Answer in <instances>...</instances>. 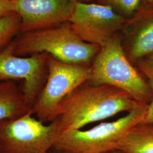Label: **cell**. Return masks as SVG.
Masks as SVG:
<instances>
[{"mask_svg":"<svg viewBox=\"0 0 153 153\" xmlns=\"http://www.w3.org/2000/svg\"><path fill=\"white\" fill-rule=\"evenodd\" d=\"M84 84L66 97L58 108L60 134L120 112H129L145 104L111 86Z\"/></svg>","mask_w":153,"mask_h":153,"instance_id":"1","label":"cell"},{"mask_svg":"<svg viewBox=\"0 0 153 153\" xmlns=\"http://www.w3.org/2000/svg\"><path fill=\"white\" fill-rule=\"evenodd\" d=\"M10 47L18 56L46 53L63 62L83 65L95 58L100 48L83 41L70 25L21 33Z\"/></svg>","mask_w":153,"mask_h":153,"instance_id":"2","label":"cell"},{"mask_svg":"<svg viewBox=\"0 0 153 153\" xmlns=\"http://www.w3.org/2000/svg\"><path fill=\"white\" fill-rule=\"evenodd\" d=\"M91 67L88 84L111 86L128 94L140 103L150 102L152 91L150 85L131 65L117 36L100 47Z\"/></svg>","mask_w":153,"mask_h":153,"instance_id":"3","label":"cell"},{"mask_svg":"<svg viewBox=\"0 0 153 153\" xmlns=\"http://www.w3.org/2000/svg\"><path fill=\"white\" fill-rule=\"evenodd\" d=\"M147 104H142L116 120L90 129L66 131L60 135L53 148L71 153H108L117 152L126 133L142 121Z\"/></svg>","mask_w":153,"mask_h":153,"instance_id":"4","label":"cell"},{"mask_svg":"<svg viewBox=\"0 0 153 153\" xmlns=\"http://www.w3.org/2000/svg\"><path fill=\"white\" fill-rule=\"evenodd\" d=\"M47 76L44 86L32 108L33 115L45 123L57 118L61 103L76 88L88 82L91 67L68 64L47 57Z\"/></svg>","mask_w":153,"mask_h":153,"instance_id":"5","label":"cell"},{"mask_svg":"<svg viewBox=\"0 0 153 153\" xmlns=\"http://www.w3.org/2000/svg\"><path fill=\"white\" fill-rule=\"evenodd\" d=\"M60 135L57 118L45 125L33 116L31 110L18 118L0 121V152L49 153Z\"/></svg>","mask_w":153,"mask_h":153,"instance_id":"6","label":"cell"},{"mask_svg":"<svg viewBox=\"0 0 153 153\" xmlns=\"http://www.w3.org/2000/svg\"><path fill=\"white\" fill-rule=\"evenodd\" d=\"M68 22L83 41L102 47L123 27L126 19L111 6L76 0Z\"/></svg>","mask_w":153,"mask_h":153,"instance_id":"7","label":"cell"},{"mask_svg":"<svg viewBox=\"0 0 153 153\" xmlns=\"http://www.w3.org/2000/svg\"><path fill=\"white\" fill-rule=\"evenodd\" d=\"M47 57L46 53L18 56L10 45L0 53V81H23V91L31 109L46 81Z\"/></svg>","mask_w":153,"mask_h":153,"instance_id":"8","label":"cell"},{"mask_svg":"<svg viewBox=\"0 0 153 153\" xmlns=\"http://www.w3.org/2000/svg\"><path fill=\"white\" fill-rule=\"evenodd\" d=\"M76 0H14L21 19V33L56 27L68 22Z\"/></svg>","mask_w":153,"mask_h":153,"instance_id":"9","label":"cell"},{"mask_svg":"<svg viewBox=\"0 0 153 153\" xmlns=\"http://www.w3.org/2000/svg\"><path fill=\"white\" fill-rule=\"evenodd\" d=\"M31 109L23 87L15 81H0V121L18 118Z\"/></svg>","mask_w":153,"mask_h":153,"instance_id":"10","label":"cell"},{"mask_svg":"<svg viewBox=\"0 0 153 153\" xmlns=\"http://www.w3.org/2000/svg\"><path fill=\"white\" fill-rule=\"evenodd\" d=\"M121 153H153V124H138L119 142Z\"/></svg>","mask_w":153,"mask_h":153,"instance_id":"11","label":"cell"},{"mask_svg":"<svg viewBox=\"0 0 153 153\" xmlns=\"http://www.w3.org/2000/svg\"><path fill=\"white\" fill-rule=\"evenodd\" d=\"M153 53V16L145 22L131 42L129 57L132 60L145 58Z\"/></svg>","mask_w":153,"mask_h":153,"instance_id":"12","label":"cell"},{"mask_svg":"<svg viewBox=\"0 0 153 153\" xmlns=\"http://www.w3.org/2000/svg\"><path fill=\"white\" fill-rule=\"evenodd\" d=\"M21 19L16 13L0 18V53L21 33Z\"/></svg>","mask_w":153,"mask_h":153,"instance_id":"13","label":"cell"},{"mask_svg":"<svg viewBox=\"0 0 153 153\" xmlns=\"http://www.w3.org/2000/svg\"><path fill=\"white\" fill-rule=\"evenodd\" d=\"M104 4L117 9L126 15H131L138 9L141 0H102Z\"/></svg>","mask_w":153,"mask_h":153,"instance_id":"14","label":"cell"},{"mask_svg":"<svg viewBox=\"0 0 153 153\" xmlns=\"http://www.w3.org/2000/svg\"><path fill=\"white\" fill-rule=\"evenodd\" d=\"M145 74L149 79V84L152 91V98L149 104H148L142 121L140 124H153V74L150 73Z\"/></svg>","mask_w":153,"mask_h":153,"instance_id":"15","label":"cell"},{"mask_svg":"<svg viewBox=\"0 0 153 153\" xmlns=\"http://www.w3.org/2000/svg\"><path fill=\"white\" fill-rule=\"evenodd\" d=\"M14 12V6L13 1L0 0V18L7 16Z\"/></svg>","mask_w":153,"mask_h":153,"instance_id":"16","label":"cell"},{"mask_svg":"<svg viewBox=\"0 0 153 153\" xmlns=\"http://www.w3.org/2000/svg\"><path fill=\"white\" fill-rule=\"evenodd\" d=\"M145 58L140 63V68L144 74L150 73L153 74V53Z\"/></svg>","mask_w":153,"mask_h":153,"instance_id":"17","label":"cell"},{"mask_svg":"<svg viewBox=\"0 0 153 153\" xmlns=\"http://www.w3.org/2000/svg\"><path fill=\"white\" fill-rule=\"evenodd\" d=\"M52 150H53V152H52L51 153H69V152H64V151H61V150H56L55 149H53V148H52ZM49 153H51V152H49ZM121 153L120 152H118V151H117V152H111V153Z\"/></svg>","mask_w":153,"mask_h":153,"instance_id":"18","label":"cell"},{"mask_svg":"<svg viewBox=\"0 0 153 153\" xmlns=\"http://www.w3.org/2000/svg\"><path fill=\"white\" fill-rule=\"evenodd\" d=\"M144 1H145L146 2H147L148 4H152L153 3V0H143Z\"/></svg>","mask_w":153,"mask_h":153,"instance_id":"19","label":"cell"},{"mask_svg":"<svg viewBox=\"0 0 153 153\" xmlns=\"http://www.w3.org/2000/svg\"><path fill=\"white\" fill-rule=\"evenodd\" d=\"M10 1H14V0H10Z\"/></svg>","mask_w":153,"mask_h":153,"instance_id":"20","label":"cell"},{"mask_svg":"<svg viewBox=\"0 0 153 153\" xmlns=\"http://www.w3.org/2000/svg\"><path fill=\"white\" fill-rule=\"evenodd\" d=\"M0 153H1V152H0Z\"/></svg>","mask_w":153,"mask_h":153,"instance_id":"21","label":"cell"}]
</instances>
